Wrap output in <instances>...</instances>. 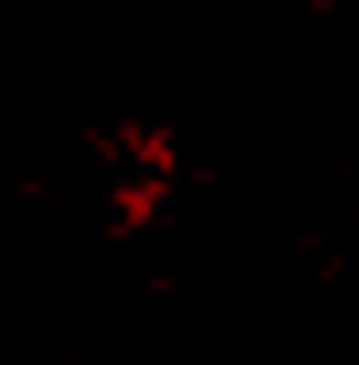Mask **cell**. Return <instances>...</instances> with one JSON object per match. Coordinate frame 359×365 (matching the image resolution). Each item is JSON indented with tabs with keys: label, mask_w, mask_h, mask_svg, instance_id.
Segmentation results:
<instances>
[]
</instances>
